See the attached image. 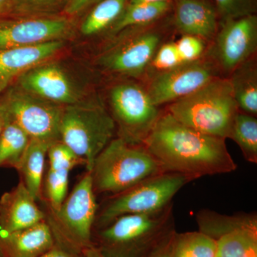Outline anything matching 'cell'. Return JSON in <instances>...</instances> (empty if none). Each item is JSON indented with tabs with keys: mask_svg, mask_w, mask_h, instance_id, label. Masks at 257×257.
<instances>
[{
	"mask_svg": "<svg viewBox=\"0 0 257 257\" xmlns=\"http://www.w3.org/2000/svg\"><path fill=\"white\" fill-rule=\"evenodd\" d=\"M225 140L189 127L167 111L160 115L144 146L164 172L185 176L192 182L236 170Z\"/></svg>",
	"mask_w": 257,
	"mask_h": 257,
	"instance_id": "obj_1",
	"label": "cell"
},
{
	"mask_svg": "<svg viewBox=\"0 0 257 257\" xmlns=\"http://www.w3.org/2000/svg\"><path fill=\"white\" fill-rule=\"evenodd\" d=\"M173 203L146 214L119 216L93 235L94 247L105 257H147L175 230Z\"/></svg>",
	"mask_w": 257,
	"mask_h": 257,
	"instance_id": "obj_2",
	"label": "cell"
},
{
	"mask_svg": "<svg viewBox=\"0 0 257 257\" xmlns=\"http://www.w3.org/2000/svg\"><path fill=\"white\" fill-rule=\"evenodd\" d=\"M239 111L229 79L219 77L171 103L167 112L199 133L226 140Z\"/></svg>",
	"mask_w": 257,
	"mask_h": 257,
	"instance_id": "obj_3",
	"label": "cell"
},
{
	"mask_svg": "<svg viewBox=\"0 0 257 257\" xmlns=\"http://www.w3.org/2000/svg\"><path fill=\"white\" fill-rule=\"evenodd\" d=\"M96 195H116L164 172L144 145H130L116 138L94 160L91 171Z\"/></svg>",
	"mask_w": 257,
	"mask_h": 257,
	"instance_id": "obj_4",
	"label": "cell"
},
{
	"mask_svg": "<svg viewBox=\"0 0 257 257\" xmlns=\"http://www.w3.org/2000/svg\"><path fill=\"white\" fill-rule=\"evenodd\" d=\"M96 197L91 172L87 171L58 209L45 207V221L55 245L81 253L94 246L93 234L99 209Z\"/></svg>",
	"mask_w": 257,
	"mask_h": 257,
	"instance_id": "obj_5",
	"label": "cell"
},
{
	"mask_svg": "<svg viewBox=\"0 0 257 257\" xmlns=\"http://www.w3.org/2000/svg\"><path fill=\"white\" fill-rule=\"evenodd\" d=\"M116 134L109 110L98 100L79 101L64 106L60 141L91 171L96 157Z\"/></svg>",
	"mask_w": 257,
	"mask_h": 257,
	"instance_id": "obj_6",
	"label": "cell"
},
{
	"mask_svg": "<svg viewBox=\"0 0 257 257\" xmlns=\"http://www.w3.org/2000/svg\"><path fill=\"white\" fill-rule=\"evenodd\" d=\"M192 182L185 176L162 172L145 179L116 195L107 197L98 209L94 228L103 229L119 216L152 214L165 209L186 184Z\"/></svg>",
	"mask_w": 257,
	"mask_h": 257,
	"instance_id": "obj_7",
	"label": "cell"
},
{
	"mask_svg": "<svg viewBox=\"0 0 257 257\" xmlns=\"http://www.w3.org/2000/svg\"><path fill=\"white\" fill-rule=\"evenodd\" d=\"M64 106L42 99L16 85L10 87L0 96V108L5 117L18 124L30 140L50 145L60 141Z\"/></svg>",
	"mask_w": 257,
	"mask_h": 257,
	"instance_id": "obj_8",
	"label": "cell"
},
{
	"mask_svg": "<svg viewBox=\"0 0 257 257\" xmlns=\"http://www.w3.org/2000/svg\"><path fill=\"white\" fill-rule=\"evenodd\" d=\"M109 98L117 138L144 145L162 114L147 89L133 82L119 83L111 88Z\"/></svg>",
	"mask_w": 257,
	"mask_h": 257,
	"instance_id": "obj_9",
	"label": "cell"
},
{
	"mask_svg": "<svg viewBox=\"0 0 257 257\" xmlns=\"http://www.w3.org/2000/svg\"><path fill=\"white\" fill-rule=\"evenodd\" d=\"M152 25L132 27L119 32L116 40L101 52L98 64L112 73L141 77L163 44V33Z\"/></svg>",
	"mask_w": 257,
	"mask_h": 257,
	"instance_id": "obj_10",
	"label": "cell"
},
{
	"mask_svg": "<svg viewBox=\"0 0 257 257\" xmlns=\"http://www.w3.org/2000/svg\"><path fill=\"white\" fill-rule=\"evenodd\" d=\"M74 22L66 15L52 17H0V52L64 41L72 36Z\"/></svg>",
	"mask_w": 257,
	"mask_h": 257,
	"instance_id": "obj_11",
	"label": "cell"
},
{
	"mask_svg": "<svg viewBox=\"0 0 257 257\" xmlns=\"http://www.w3.org/2000/svg\"><path fill=\"white\" fill-rule=\"evenodd\" d=\"M217 77V69L214 63L201 58L158 72L147 91L154 104L159 107L192 94Z\"/></svg>",
	"mask_w": 257,
	"mask_h": 257,
	"instance_id": "obj_12",
	"label": "cell"
},
{
	"mask_svg": "<svg viewBox=\"0 0 257 257\" xmlns=\"http://www.w3.org/2000/svg\"><path fill=\"white\" fill-rule=\"evenodd\" d=\"M215 37L216 60L221 69L231 73L256 52V15L223 21Z\"/></svg>",
	"mask_w": 257,
	"mask_h": 257,
	"instance_id": "obj_13",
	"label": "cell"
},
{
	"mask_svg": "<svg viewBox=\"0 0 257 257\" xmlns=\"http://www.w3.org/2000/svg\"><path fill=\"white\" fill-rule=\"evenodd\" d=\"M15 84L26 92L61 105L81 101L72 79L57 64H39L23 74Z\"/></svg>",
	"mask_w": 257,
	"mask_h": 257,
	"instance_id": "obj_14",
	"label": "cell"
},
{
	"mask_svg": "<svg viewBox=\"0 0 257 257\" xmlns=\"http://www.w3.org/2000/svg\"><path fill=\"white\" fill-rule=\"evenodd\" d=\"M49 168L44 175L42 201L45 207L57 209L68 194L69 177L71 171L82 162L62 142L52 144L47 157Z\"/></svg>",
	"mask_w": 257,
	"mask_h": 257,
	"instance_id": "obj_15",
	"label": "cell"
},
{
	"mask_svg": "<svg viewBox=\"0 0 257 257\" xmlns=\"http://www.w3.org/2000/svg\"><path fill=\"white\" fill-rule=\"evenodd\" d=\"M46 215L22 181L0 197V233L9 234L45 220Z\"/></svg>",
	"mask_w": 257,
	"mask_h": 257,
	"instance_id": "obj_16",
	"label": "cell"
},
{
	"mask_svg": "<svg viewBox=\"0 0 257 257\" xmlns=\"http://www.w3.org/2000/svg\"><path fill=\"white\" fill-rule=\"evenodd\" d=\"M64 45L53 41L35 46L10 49L0 52V96L25 72L48 62Z\"/></svg>",
	"mask_w": 257,
	"mask_h": 257,
	"instance_id": "obj_17",
	"label": "cell"
},
{
	"mask_svg": "<svg viewBox=\"0 0 257 257\" xmlns=\"http://www.w3.org/2000/svg\"><path fill=\"white\" fill-rule=\"evenodd\" d=\"M215 6L208 0H176L174 24L182 35L212 40L218 28Z\"/></svg>",
	"mask_w": 257,
	"mask_h": 257,
	"instance_id": "obj_18",
	"label": "cell"
},
{
	"mask_svg": "<svg viewBox=\"0 0 257 257\" xmlns=\"http://www.w3.org/2000/svg\"><path fill=\"white\" fill-rule=\"evenodd\" d=\"M4 257H40L55 246L46 221L9 234L0 233Z\"/></svg>",
	"mask_w": 257,
	"mask_h": 257,
	"instance_id": "obj_19",
	"label": "cell"
},
{
	"mask_svg": "<svg viewBox=\"0 0 257 257\" xmlns=\"http://www.w3.org/2000/svg\"><path fill=\"white\" fill-rule=\"evenodd\" d=\"M52 145L30 140L17 171L20 181L36 200H42L45 160Z\"/></svg>",
	"mask_w": 257,
	"mask_h": 257,
	"instance_id": "obj_20",
	"label": "cell"
},
{
	"mask_svg": "<svg viewBox=\"0 0 257 257\" xmlns=\"http://www.w3.org/2000/svg\"><path fill=\"white\" fill-rule=\"evenodd\" d=\"M238 109L246 114H257V67L253 59L236 67L229 78Z\"/></svg>",
	"mask_w": 257,
	"mask_h": 257,
	"instance_id": "obj_21",
	"label": "cell"
},
{
	"mask_svg": "<svg viewBox=\"0 0 257 257\" xmlns=\"http://www.w3.org/2000/svg\"><path fill=\"white\" fill-rule=\"evenodd\" d=\"M199 231L216 241L223 235L241 228L257 227V216L238 214L229 216L210 210L199 211L196 215Z\"/></svg>",
	"mask_w": 257,
	"mask_h": 257,
	"instance_id": "obj_22",
	"label": "cell"
},
{
	"mask_svg": "<svg viewBox=\"0 0 257 257\" xmlns=\"http://www.w3.org/2000/svg\"><path fill=\"white\" fill-rule=\"evenodd\" d=\"M4 117V126L0 133V168L8 167L17 170L30 138L18 124L5 117V115Z\"/></svg>",
	"mask_w": 257,
	"mask_h": 257,
	"instance_id": "obj_23",
	"label": "cell"
},
{
	"mask_svg": "<svg viewBox=\"0 0 257 257\" xmlns=\"http://www.w3.org/2000/svg\"><path fill=\"white\" fill-rule=\"evenodd\" d=\"M171 2L150 4H128L122 14L111 28V34L116 35L132 27L152 25L168 13Z\"/></svg>",
	"mask_w": 257,
	"mask_h": 257,
	"instance_id": "obj_24",
	"label": "cell"
},
{
	"mask_svg": "<svg viewBox=\"0 0 257 257\" xmlns=\"http://www.w3.org/2000/svg\"><path fill=\"white\" fill-rule=\"evenodd\" d=\"M130 0H101L83 20L80 26L84 36L97 35L111 28L127 6Z\"/></svg>",
	"mask_w": 257,
	"mask_h": 257,
	"instance_id": "obj_25",
	"label": "cell"
},
{
	"mask_svg": "<svg viewBox=\"0 0 257 257\" xmlns=\"http://www.w3.org/2000/svg\"><path fill=\"white\" fill-rule=\"evenodd\" d=\"M216 257H257V227L241 228L216 240Z\"/></svg>",
	"mask_w": 257,
	"mask_h": 257,
	"instance_id": "obj_26",
	"label": "cell"
},
{
	"mask_svg": "<svg viewBox=\"0 0 257 257\" xmlns=\"http://www.w3.org/2000/svg\"><path fill=\"white\" fill-rule=\"evenodd\" d=\"M216 241L201 231L174 234L172 257H216Z\"/></svg>",
	"mask_w": 257,
	"mask_h": 257,
	"instance_id": "obj_27",
	"label": "cell"
},
{
	"mask_svg": "<svg viewBox=\"0 0 257 257\" xmlns=\"http://www.w3.org/2000/svg\"><path fill=\"white\" fill-rule=\"evenodd\" d=\"M229 139L239 146L246 161L257 163V119L255 116L238 111Z\"/></svg>",
	"mask_w": 257,
	"mask_h": 257,
	"instance_id": "obj_28",
	"label": "cell"
},
{
	"mask_svg": "<svg viewBox=\"0 0 257 257\" xmlns=\"http://www.w3.org/2000/svg\"><path fill=\"white\" fill-rule=\"evenodd\" d=\"M71 0H14L6 16L52 17L64 13Z\"/></svg>",
	"mask_w": 257,
	"mask_h": 257,
	"instance_id": "obj_29",
	"label": "cell"
},
{
	"mask_svg": "<svg viewBox=\"0 0 257 257\" xmlns=\"http://www.w3.org/2000/svg\"><path fill=\"white\" fill-rule=\"evenodd\" d=\"M222 21L256 15L257 0H214Z\"/></svg>",
	"mask_w": 257,
	"mask_h": 257,
	"instance_id": "obj_30",
	"label": "cell"
},
{
	"mask_svg": "<svg viewBox=\"0 0 257 257\" xmlns=\"http://www.w3.org/2000/svg\"><path fill=\"white\" fill-rule=\"evenodd\" d=\"M183 63L179 57L175 42L162 44L152 59V65L158 72H164Z\"/></svg>",
	"mask_w": 257,
	"mask_h": 257,
	"instance_id": "obj_31",
	"label": "cell"
},
{
	"mask_svg": "<svg viewBox=\"0 0 257 257\" xmlns=\"http://www.w3.org/2000/svg\"><path fill=\"white\" fill-rule=\"evenodd\" d=\"M175 44L183 63L194 62L202 58L205 50L204 40L192 35H182Z\"/></svg>",
	"mask_w": 257,
	"mask_h": 257,
	"instance_id": "obj_32",
	"label": "cell"
},
{
	"mask_svg": "<svg viewBox=\"0 0 257 257\" xmlns=\"http://www.w3.org/2000/svg\"><path fill=\"white\" fill-rule=\"evenodd\" d=\"M100 1L101 0H71L64 10V14L66 16L73 18Z\"/></svg>",
	"mask_w": 257,
	"mask_h": 257,
	"instance_id": "obj_33",
	"label": "cell"
},
{
	"mask_svg": "<svg viewBox=\"0 0 257 257\" xmlns=\"http://www.w3.org/2000/svg\"><path fill=\"white\" fill-rule=\"evenodd\" d=\"M176 230L171 232L147 257H172V243Z\"/></svg>",
	"mask_w": 257,
	"mask_h": 257,
	"instance_id": "obj_34",
	"label": "cell"
},
{
	"mask_svg": "<svg viewBox=\"0 0 257 257\" xmlns=\"http://www.w3.org/2000/svg\"><path fill=\"white\" fill-rule=\"evenodd\" d=\"M40 257H86L84 253H77L64 249L55 244L50 250Z\"/></svg>",
	"mask_w": 257,
	"mask_h": 257,
	"instance_id": "obj_35",
	"label": "cell"
},
{
	"mask_svg": "<svg viewBox=\"0 0 257 257\" xmlns=\"http://www.w3.org/2000/svg\"><path fill=\"white\" fill-rule=\"evenodd\" d=\"M14 0H0V17L6 16Z\"/></svg>",
	"mask_w": 257,
	"mask_h": 257,
	"instance_id": "obj_36",
	"label": "cell"
},
{
	"mask_svg": "<svg viewBox=\"0 0 257 257\" xmlns=\"http://www.w3.org/2000/svg\"><path fill=\"white\" fill-rule=\"evenodd\" d=\"M83 253H84V256L86 257H105L103 256V255L98 251L97 248L94 247V246L87 248V249L84 251Z\"/></svg>",
	"mask_w": 257,
	"mask_h": 257,
	"instance_id": "obj_37",
	"label": "cell"
},
{
	"mask_svg": "<svg viewBox=\"0 0 257 257\" xmlns=\"http://www.w3.org/2000/svg\"><path fill=\"white\" fill-rule=\"evenodd\" d=\"M171 0H130L128 4H150V3H167Z\"/></svg>",
	"mask_w": 257,
	"mask_h": 257,
	"instance_id": "obj_38",
	"label": "cell"
},
{
	"mask_svg": "<svg viewBox=\"0 0 257 257\" xmlns=\"http://www.w3.org/2000/svg\"><path fill=\"white\" fill-rule=\"evenodd\" d=\"M5 124V117L3 112H2L1 109H0V133H1L2 130H3V126Z\"/></svg>",
	"mask_w": 257,
	"mask_h": 257,
	"instance_id": "obj_39",
	"label": "cell"
},
{
	"mask_svg": "<svg viewBox=\"0 0 257 257\" xmlns=\"http://www.w3.org/2000/svg\"><path fill=\"white\" fill-rule=\"evenodd\" d=\"M0 257H4V253H3V245H2L1 236H0Z\"/></svg>",
	"mask_w": 257,
	"mask_h": 257,
	"instance_id": "obj_40",
	"label": "cell"
}]
</instances>
